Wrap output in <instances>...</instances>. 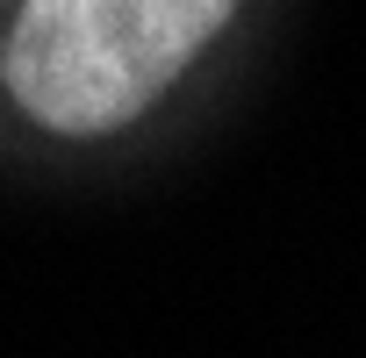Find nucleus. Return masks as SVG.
Instances as JSON below:
<instances>
[{"label": "nucleus", "instance_id": "nucleus-1", "mask_svg": "<svg viewBox=\"0 0 366 358\" xmlns=\"http://www.w3.org/2000/svg\"><path fill=\"white\" fill-rule=\"evenodd\" d=\"M237 0H29L8 36L15 101L58 136H108L144 115Z\"/></svg>", "mask_w": 366, "mask_h": 358}]
</instances>
